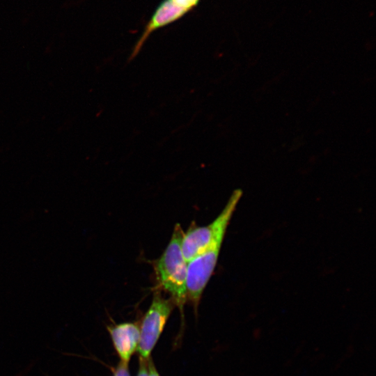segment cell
<instances>
[{"label": "cell", "mask_w": 376, "mask_h": 376, "mask_svg": "<svg viewBox=\"0 0 376 376\" xmlns=\"http://www.w3.org/2000/svg\"><path fill=\"white\" fill-rule=\"evenodd\" d=\"M184 233L179 224L175 225L168 245L154 265L159 287L181 309L187 300V262L181 249Z\"/></svg>", "instance_id": "cell-1"}, {"label": "cell", "mask_w": 376, "mask_h": 376, "mask_svg": "<svg viewBox=\"0 0 376 376\" xmlns=\"http://www.w3.org/2000/svg\"><path fill=\"white\" fill-rule=\"evenodd\" d=\"M242 194L240 189L235 190L223 210L210 224L197 226L192 222L187 232L184 233L181 243L182 252L187 262L201 253L216 240L224 237Z\"/></svg>", "instance_id": "cell-2"}, {"label": "cell", "mask_w": 376, "mask_h": 376, "mask_svg": "<svg viewBox=\"0 0 376 376\" xmlns=\"http://www.w3.org/2000/svg\"><path fill=\"white\" fill-rule=\"evenodd\" d=\"M173 301L165 299L159 291L154 293L140 329L137 352L141 358L148 359L173 308Z\"/></svg>", "instance_id": "cell-3"}, {"label": "cell", "mask_w": 376, "mask_h": 376, "mask_svg": "<svg viewBox=\"0 0 376 376\" xmlns=\"http://www.w3.org/2000/svg\"><path fill=\"white\" fill-rule=\"evenodd\" d=\"M223 240H216L201 253L187 262V299L195 308L216 267Z\"/></svg>", "instance_id": "cell-4"}, {"label": "cell", "mask_w": 376, "mask_h": 376, "mask_svg": "<svg viewBox=\"0 0 376 376\" xmlns=\"http://www.w3.org/2000/svg\"><path fill=\"white\" fill-rule=\"evenodd\" d=\"M188 12L174 0H163L147 23L143 33L133 48L129 61L133 60L138 55L145 42L153 31L175 22Z\"/></svg>", "instance_id": "cell-5"}, {"label": "cell", "mask_w": 376, "mask_h": 376, "mask_svg": "<svg viewBox=\"0 0 376 376\" xmlns=\"http://www.w3.org/2000/svg\"><path fill=\"white\" fill-rule=\"evenodd\" d=\"M111 337L121 361L128 362L137 349L140 329L134 323H122L108 328Z\"/></svg>", "instance_id": "cell-6"}, {"label": "cell", "mask_w": 376, "mask_h": 376, "mask_svg": "<svg viewBox=\"0 0 376 376\" xmlns=\"http://www.w3.org/2000/svg\"><path fill=\"white\" fill-rule=\"evenodd\" d=\"M113 376H130L128 362L120 361L115 370Z\"/></svg>", "instance_id": "cell-7"}, {"label": "cell", "mask_w": 376, "mask_h": 376, "mask_svg": "<svg viewBox=\"0 0 376 376\" xmlns=\"http://www.w3.org/2000/svg\"><path fill=\"white\" fill-rule=\"evenodd\" d=\"M178 5L190 11L197 6L200 0H174Z\"/></svg>", "instance_id": "cell-8"}, {"label": "cell", "mask_w": 376, "mask_h": 376, "mask_svg": "<svg viewBox=\"0 0 376 376\" xmlns=\"http://www.w3.org/2000/svg\"><path fill=\"white\" fill-rule=\"evenodd\" d=\"M137 376H149L148 369V359H140L139 369Z\"/></svg>", "instance_id": "cell-9"}, {"label": "cell", "mask_w": 376, "mask_h": 376, "mask_svg": "<svg viewBox=\"0 0 376 376\" xmlns=\"http://www.w3.org/2000/svg\"><path fill=\"white\" fill-rule=\"evenodd\" d=\"M148 375L149 376H159L157 370L151 360L148 363Z\"/></svg>", "instance_id": "cell-10"}]
</instances>
